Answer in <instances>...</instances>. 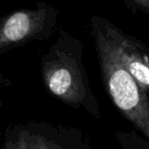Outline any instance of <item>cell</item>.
Returning <instances> with one entry per match:
<instances>
[{"instance_id":"4","label":"cell","mask_w":149,"mask_h":149,"mask_svg":"<svg viewBox=\"0 0 149 149\" xmlns=\"http://www.w3.org/2000/svg\"><path fill=\"white\" fill-rule=\"evenodd\" d=\"M57 10L44 6L32 11H19L11 15L2 28V41L17 43L50 31L57 19Z\"/></svg>"},{"instance_id":"6","label":"cell","mask_w":149,"mask_h":149,"mask_svg":"<svg viewBox=\"0 0 149 149\" xmlns=\"http://www.w3.org/2000/svg\"><path fill=\"white\" fill-rule=\"evenodd\" d=\"M28 138H29V133L26 132V131H23L19 134V139H17V143L13 145V149H29Z\"/></svg>"},{"instance_id":"3","label":"cell","mask_w":149,"mask_h":149,"mask_svg":"<svg viewBox=\"0 0 149 149\" xmlns=\"http://www.w3.org/2000/svg\"><path fill=\"white\" fill-rule=\"evenodd\" d=\"M106 24L122 63L149 97V53L147 48L139 40L124 33L108 21Z\"/></svg>"},{"instance_id":"2","label":"cell","mask_w":149,"mask_h":149,"mask_svg":"<svg viewBox=\"0 0 149 149\" xmlns=\"http://www.w3.org/2000/svg\"><path fill=\"white\" fill-rule=\"evenodd\" d=\"M82 43L60 31L55 44L44 56L42 76L51 94L74 108L83 107L96 118L100 110L89 86L85 66L82 63Z\"/></svg>"},{"instance_id":"7","label":"cell","mask_w":149,"mask_h":149,"mask_svg":"<svg viewBox=\"0 0 149 149\" xmlns=\"http://www.w3.org/2000/svg\"><path fill=\"white\" fill-rule=\"evenodd\" d=\"M127 1L134 5L136 8L149 13V0H127Z\"/></svg>"},{"instance_id":"1","label":"cell","mask_w":149,"mask_h":149,"mask_svg":"<svg viewBox=\"0 0 149 149\" xmlns=\"http://www.w3.org/2000/svg\"><path fill=\"white\" fill-rule=\"evenodd\" d=\"M106 19H92V34L107 94L120 113L149 141V97L122 63Z\"/></svg>"},{"instance_id":"5","label":"cell","mask_w":149,"mask_h":149,"mask_svg":"<svg viewBox=\"0 0 149 149\" xmlns=\"http://www.w3.org/2000/svg\"><path fill=\"white\" fill-rule=\"evenodd\" d=\"M28 142L29 149H90L80 137L77 138V132L62 127L45 134L29 133Z\"/></svg>"}]
</instances>
